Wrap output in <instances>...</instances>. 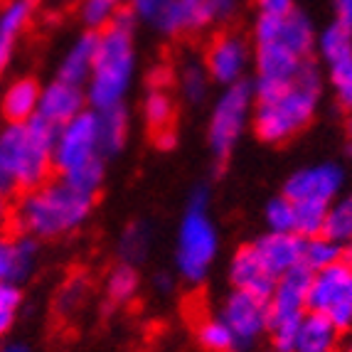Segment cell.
Returning <instances> with one entry per match:
<instances>
[{"label":"cell","instance_id":"obj_1","mask_svg":"<svg viewBox=\"0 0 352 352\" xmlns=\"http://www.w3.org/2000/svg\"><path fill=\"white\" fill-rule=\"evenodd\" d=\"M320 79L311 62L286 84L256 82V113L254 131L266 143H283L294 138L316 113Z\"/></svg>","mask_w":352,"mask_h":352},{"label":"cell","instance_id":"obj_2","mask_svg":"<svg viewBox=\"0 0 352 352\" xmlns=\"http://www.w3.org/2000/svg\"><path fill=\"white\" fill-rule=\"evenodd\" d=\"M54 133L42 118L8 124L0 131V197L40 188L52 170Z\"/></svg>","mask_w":352,"mask_h":352},{"label":"cell","instance_id":"obj_3","mask_svg":"<svg viewBox=\"0 0 352 352\" xmlns=\"http://www.w3.org/2000/svg\"><path fill=\"white\" fill-rule=\"evenodd\" d=\"M94 197L69 188L65 180L42 182L28 190L12 212V222L20 234L32 239H57L82 227L91 214Z\"/></svg>","mask_w":352,"mask_h":352},{"label":"cell","instance_id":"obj_4","mask_svg":"<svg viewBox=\"0 0 352 352\" xmlns=\"http://www.w3.org/2000/svg\"><path fill=\"white\" fill-rule=\"evenodd\" d=\"M313 25L291 12L286 18L258 15L256 20V67L261 84H286L308 62L313 50Z\"/></svg>","mask_w":352,"mask_h":352},{"label":"cell","instance_id":"obj_5","mask_svg":"<svg viewBox=\"0 0 352 352\" xmlns=\"http://www.w3.org/2000/svg\"><path fill=\"white\" fill-rule=\"evenodd\" d=\"M133 79V12L113 15L99 35L94 69L87 82V96L96 111L121 106Z\"/></svg>","mask_w":352,"mask_h":352},{"label":"cell","instance_id":"obj_6","mask_svg":"<svg viewBox=\"0 0 352 352\" xmlns=\"http://www.w3.org/2000/svg\"><path fill=\"white\" fill-rule=\"evenodd\" d=\"M217 256V229L207 217V192L192 195L188 212L177 232V269L188 281L197 283L207 276L212 261Z\"/></svg>","mask_w":352,"mask_h":352},{"label":"cell","instance_id":"obj_7","mask_svg":"<svg viewBox=\"0 0 352 352\" xmlns=\"http://www.w3.org/2000/svg\"><path fill=\"white\" fill-rule=\"evenodd\" d=\"M311 271L305 266H296L283 274L269 296V335L274 352H291L296 342L300 323L308 313V286Z\"/></svg>","mask_w":352,"mask_h":352},{"label":"cell","instance_id":"obj_8","mask_svg":"<svg viewBox=\"0 0 352 352\" xmlns=\"http://www.w3.org/2000/svg\"><path fill=\"white\" fill-rule=\"evenodd\" d=\"M236 0H133V12L163 32H195L227 18Z\"/></svg>","mask_w":352,"mask_h":352},{"label":"cell","instance_id":"obj_9","mask_svg":"<svg viewBox=\"0 0 352 352\" xmlns=\"http://www.w3.org/2000/svg\"><path fill=\"white\" fill-rule=\"evenodd\" d=\"M308 313L328 318L338 330L352 328V269L342 261L318 271L308 286Z\"/></svg>","mask_w":352,"mask_h":352},{"label":"cell","instance_id":"obj_10","mask_svg":"<svg viewBox=\"0 0 352 352\" xmlns=\"http://www.w3.org/2000/svg\"><path fill=\"white\" fill-rule=\"evenodd\" d=\"M94 160H104L99 141V116L96 111H82L54 133L52 168L67 175Z\"/></svg>","mask_w":352,"mask_h":352},{"label":"cell","instance_id":"obj_11","mask_svg":"<svg viewBox=\"0 0 352 352\" xmlns=\"http://www.w3.org/2000/svg\"><path fill=\"white\" fill-rule=\"evenodd\" d=\"M249 111H252V89L247 84H232L219 96L210 118V146L217 158H227L232 153L241 131L247 126Z\"/></svg>","mask_w":352,"mask_h":352},{"label":"cell","instance_id":"obj_12","mask_svg":"<svg viewBox=\"0 0 352 352\" xmlns=\"http://www.w3.org/2000/svg\"><path fill=\"white\" fill-rule=\"evenodd\" d=\"M219 318L234 338L236 350H247L269 328V298H258V296L234 288L224 300Z\"/></svg>","mask_w":352,"mask_h":352},{"label":"cell","instance_id":"obj_13","mask_svg":"<svg viewBox=\"0 0 352 352\" xmlns=\"http://www.w3.org/2000/svg\"><path fill=\"white\" fill-rule=\"evenodd\" d=\"M342 188V173L335 165H313L291 175L283 188V197L291 202H320L330 205L338 190Z\"/></svg>","mask_w":352,"mask_h":352},{"label":"cell","instance_id":"obj_14","mask_svg":"<svg viewBox=\"0 0 352 352\" xmlns=\"http://www.w3.org/2000/svg\"><path fill=\"white\" fill-rule=\"evenodd\" d=\"M82 111H84L82 87H74V84L54 79L52 84H47V87L42 89L40 106H37V118H42L52 129H62V126L69 124L72 118L79 116Z\"/></svg>","mask_w":352,"mask_h":352},{"label":"cell","instance_id":"obj_15","mask_svg":"<svg viewBox=\"0 0 352 352\" xmlns=\"http://www.w3.org/2000/svg\"><path fill=\"white\" fill-rule=\"evenodd\" d=\"M247 42L236 35H219L207 52V69H210V76L214 82L232 87V84L239 82V76L247 69Z\"/></svg>","mask_w":352,"mask_h":352},{"label":"cell","instance_id":"obj_16","mask_svg":"<svg viewBox=\"0 0 352 352\" xmlns=\"http://www.w3.org/2000/svg\"><path fill=\"white\" fill-rule=\"evenodd\" d=\"M256 256L261 258V264L266 266L271 276L281 278L283 274L294 271L296 266L303 264V239L296 234H271L261 236L256 244H252Z\"/></svg>","mask_w":352,"mask_h":352},{"label":"cell","instance_id":"obj_17","mask_svg":"<svg viewBox=\"0 0 352 352\" xmlns=\"http://www.w3.org/2000/svg\"><path fill=\"white\" fill-rule=\"evenodd\" d=\"M37 264V239L0 234V283L20 286Z\"/></svg>","mask_w":352,"mask_h":352},{"label":"cell","instance_id":"obj_18","mask_svg":"<svg viewBox=\"0 0 352 352\" xmlns=\"http://www.w3.org/2000/svg\"><path fill=\"white\" fill-rule=\"evenodd\" d=\"M229 278H232V286L236 291H247L258 298H269L274 286H276V278L266 271L254 247H244L234 254L232 264H229Z\"/></svg>","mask_w":352,"mask_h":352},{"label":"cell","instance_id":"obj_19","mask_svg":"<svg viewBox=\"0 0 352 352\" xmlns=\"http://www.w3.org/2000/svg\"><path fill=\"white\" fill-rule=\"evenodd\" d=\"M96 47H99V35L96 32H87L67 50V54L59 62L57 79L59 82L74 84V87H84L94 69V57Z\"/></svg>","mask_w":352,"mask_h":352},{"label":"cell","instance_id":"obj_20","mask_svg":"<svg viewBox=\"0 0 352 352\" xmlns=\"http://www.w3.org/2000/svg\"><path fill=\"white\" fill-rule=\"evenodd\" d=\"M42 89L35 79H18L6 89V94L0 99V111L10 124H25L30 118L37 116V106H40Z\"/></svg>","mask_w":352,"mask_h":352},{"label":"cell","instance_id":"obj_21","mask_svg":"<svg viewBox=\"0 0 352 352\" xmlns=\"http://www.w3.org/2000/svg\"><path fill=\"white\" fill-rule=\"evenodd\" d=\"M338 333L340 330L335 328L328 318L318 316V313H305L291 352H335Z\"/></svg>","mask_w":352,"mask_h":352},{"label":"cell","instance_id":"obj_22","mask_svg":"<svg viewBox=\"0 0 352 352\" xmlns=\"http://www.w3.org/2000/svg\"><path fill=\"white\" fill-rule=\"evenodd\" d=\"M99 116V141H101V153L106 155H113L124 148L126 133H129V116H126L124 104L111 106V109H104V111H96Z\"/></svg>","mask_w":352,"mask_h":352},{"label":"cell","instance_id":"obj_23","mask_svg":"<svg viewBox=\"0 0 352 352\" xmlns=\"http://www.w3.org/2000/svg\"><path fill=\"white\" fill-rule=\"evenodd\" d=\"M342 261V249L338 241L328 239V236L318 234L311 236V239L303 241V264L311 274H318V271L328 269V266Z\"/></svg>","mask_w":352,"mask_h":352},{"label":"cell","instance_id":"obj_24","mask_svg":"<svg viewBox=\"0 0 352 352\" xmlns=\"http://www.w3.org/2000/svg\"><path fill=\"white\" fill-rule=\"evenodd\" d=\"M32 15H35V0H8L0 10V35L15 40L28 28Z\"/></svg>","mask_w":352,"mask_h":352},{"label":"cell","instance_id":"obj_25","mask_svg":"<svg viewBox=\"0 0 352 352\" xmlns=\"http://www.w3.org/2000/svg\"><path fill=\"white\" fill-rule=\"evenodd\" d=\"M197 340L207 352H236V342L222 318H202L197 323Z\"/></svg>","mask_w":352,"mask_h":352},{"label":"cell","instance_id":"obj_26","mask_svg":"<svg viewBox=\"0 0 352 352\" xmlns=\"http://www.w3.org/2000/svg\"><path fill=\"white\" fill-rule=\"evenodd\" d=\"M296 210V229L294 234L300 239H311V236L323 234L325 217H328V205L320 202H294Z\"/></svg>","mask_w":352,"mask_h":352},{"label":"cell","instance_id":"obj_27","mask_svg":"<svg viewBox=\"0 0 352 352\" xmlns=\"http://www.w3.org/2000/svg\"><path fill=\"white\" fill-rule=\"evenodd\" d=\"M323 236L338 241H352V195L338 200V205L328 207V217H325Z\"/></svg>","mask_w":352,"mask_h":352},{"label":"cell","instance_id":"obj_28","mask_svg":"<svg viewBox=\"0 0 352 352\" xmlns=\"http://www.w3.org/2000/svg\"><path fill=\"white\" fill-rule=\"evenodd\" d=\"M138 291V274L131 264H121L111 271V276L106 281V296L109 300L116 305H124L129 303L131 298L135 296Z\"/></svg>","mask_w":352,"mask_h":352},{"label":"cell","instance_id":"obj_29","mask_svg":"<svg viewBox=\"0 0 352 352\" xmlns=\"http://www.w3.org/2000/svg\"><path fill=\"white\" fill-rule=\"evenodd\" d=\"M320 52H323L328 67L335 65V62H340V59L350 57L352 54V32L347 28H342L340 23L330 25V28L323 32V37H320Z\"/></svg>","mask_w":352,"mask_h":352},{"label":"cell","instance_id":"obj_30","mask_svg":"<svg viewBox=\"0 0 352 352\" xmlns=\"http://www.w3.org/2000/svg\"><path fill=\"white\" fill-rule=\"evenodd\" d=\"M143 111H146L148 126H151L155 133H158V131L170 129V124H173V101L160 87H155L151 94H148Z\"/></svg>","mask_w":352,"mask_h":352},{"label":"cell","instance_id":"obj_31","mask_svg":"<svg viewBox=\"0 0 352 352\" xmlns=\"http://www.w3.org/2000/svg\"><path fill=\"white\" fill-rule=\"evenodd\" d=\"M59 180H65L69 188L94 197L96 190L101 188V180H104V160H94V163L82 165V168H76V170L62 175Z\"/></svg>","mask_w":352,"mask_h":352},{"label":"cell","instance_id":"obj_32","mask_svg":"<svg viewBox=\"0 0 352 352\" xmlns=\"http://www.w3.org/2000/svg\"><path fill=\"white\" fill-rule=\"evenodd\" d=\"M266 222H269L271 232L276 234H294L296 229V210L294 202L288 197H276L266 207Z\"/></svg>","mask_w":352,"mask_h":352},{"label":"cell","instance_id":"obj_33","mask_svg":"<svg viewBox=\"0 0 352 352\" xmlns=\"http://www.w3.org/2000/svg\"><path fill=\"white\" fill-rule=\"evenodd\" d=\"M148 244H151V234L143 224H133L121 239V256H124V264L133 266L135 261H143L148 252Z\"/></svg>","mask_w":352,"mask_h":352},{"label":"cell","instance_id":"obj_34","mask_svg":"<svg viewBox=\"0 0 352 352\" xmlns=\"http://www.w3.org/2000/svg\"><path fill=\"white\" fill-rule=\"evenodd\" d=\"M20 303H23L20 286L0 283V338H6V335L10 333L12 325H15Z\"/></svg>","mask_w":352,"mask_h":352},{"label":"cell","instance_id":"obj_35","mask_svg":"<svg viewBox=\"0 0 352 352\" xmlns=\"http://www.w3.org/2000/svg\"><path fill=\"white\" fill-rule=\"evenodd\" d=\"M118 6H121V0H84L82 18L91 30L106 28L118 12Z\"/></svg>","mask_w":352,"mask_h":352},{"label":"cell","instance_id":"obj_36","mask_svg":"<svg viewBox=\"0 0 352 352\" xmlns=\"http://www.w3.org/2000/svg\"><path fill=\"white\" fill-rule=\"evenodd\" d=\"M330 79H333V87L340 101L347 109H352V54L330 65Z\"/></svg>","mask_w":352,"mask_h":352},{"label":"cell","instance_id":"obj_37","mask_svg":"<svg viewBox=\"0 0 352 352\" xmlns=\"http://www.w3.org/2000/svg\"><path fill=\"white\" fill-rule=\"evenodd\" d=\"M182 91L190 101H197L205 96L207 91V74L200 67H188L182 72Z\"/></svg>","mask_w":352,"mask_h":352},{"label":"cell","instance_id":"obj_38","mask_svg":"<svg viewBox=\"0 0 352 352\" xmlns=\"http://www.w3.org/2000/svg\"><path fill=\"white\" fill-rule=\"evenodd\" d=\"M59 311H76L79 305L84 303V296H87V283L82 278H72L62 291H59Z\"/></svg>","mask_w":352,"mask_h":352},{"label":"cell","instance_id":"obj_39","mask_svg":"<svg viewBox=\"0 0 352 352\" xmlns=\"http://www.w3.org/2000/svg\"><path fill=\"white\" fill-rule=\"evenodd\" d=\"M294 12V0H258V15L286 18Z\"/></svg>","mask_w":352,"mask_h":352},{"label":"cell","instance_id":"obj_40","mask_svg":"<svg viewBox=\"0 0 352 352\" xmlns=\"http://www.w3.org/2000/svg\"><path fill=\"white\" fill-rule=\"evenodd\" d=\"M335 12H338V23L352 32V0H335Z\"/></svg>","mask_w":352,"mask_h":352},{"label":"cell","instance_id":"obj_41","mask_svg":"<svg viewBox=\"0 0 352 352\" xmlns=\"http://www.w3.org/2000/svg\"><path fill=\"white\" fill-rule=\"evenodd\" d=\"M10 50H12V40L0 35V74L8 67V59H10Z\"/></svg>","mask_w":352,"mask_h":352},{"label":"cell","instance_id":"obj_42","mask_svg":"<svg viewBox=\"0 0 352 352\" xmlns=\"http://www.w3.org/2000/svg\"><path fill=\"white\" fill-rule=\"evenodd\" d=\"M155 143H158L160 148H173V146H175V133H173V129L158 131V133H155Z\"/></svg>","mask_w":352,"mask_h":352},{"label":"cell","instance_id":"obj_43","mask_svg":"<svg viewBox=\"0 0 352 352\" xmlns=\"http://www.w3.org/2000/svg\"><path fill=\"white\" fill-rule=\"evenodd\" d=\"M10 219H12V212H10V207H8V200L6 197H0V232L8 227Z\"/></svg>","mask_w":352,"mask_h":352},{"label":"cell","instance_id":"obj_44","mask_svg":"<svg viewBox=\"0 0 352 352\" xmlns=\"http://www.w3.org/2000/svg\"><path fill=\"white\" fill-rule=\"evenodd\" d=\"M0 352H32L28 345L23 342H6V345H0Z\"/></svg>","mask_w":352,"mask_h":352},{"label":"cell","instance_id":"obj_45","mask_svg":"<svg viewBox=\"0 0 352 352\" xmlns=\"http://www.w3.org/2000/svg\"><path fill=\"white\" fill-rule=\"evenodd\" d=\"M342 264L352 269V241H347V247L342 249Z\"/></svg>","mask_w":352,"mask_h":352},{"label":"cell","instance_id":"obj_46","mask_svg":"<svg viewBox=\"0 0 352 352\" xmlns=\"http://www.w3.org/2000/svg\"><path fill=\"white\" fill-rule=\"evenodd\" d=\"M155 286L163 288V291H168V288H170L173 283H170V278H168V276H158V278H155Z\"/></svg>","mask_w":352,"mask_h":352},{"label":"cell","instance_id":"obj_47","mask_svg":"<svg viewBox=\"0 0 352 352\" xmlns=\"http://www.w3.org/2000/svg\"><path fill=\"white\" fill-rule=\"evenodd\" d=\"M347 146H350V153H352V118H350V124H347Z\"/></svg>","mask_w":352,"mask_h":352},{"label":"cell","instance_id":"obj_48","mask_svg":"<svg viewBox=\"0 0 352 352\" xmlns=\"http://www.w3.org/2000/svg\"><path fill=\"white\" fill-rule=\"evenodd\" d=\"M347 352H352V342H350V345H347Z\"/></svg>","mask_w":352,"mask_h":352},{"label":"cell","instance_id":"obj_49","mask_svg":"<svg viewBox=\"0 0 352 352\" xmlns=\"http://www.w3.org/2000/svg\"><path fill=\"white\" fill-rule=\"evenodd\" d=\"M271 352H274V350H271Z\"/></svg>","mask_w":352,"mask_h":352}]
</instances>
